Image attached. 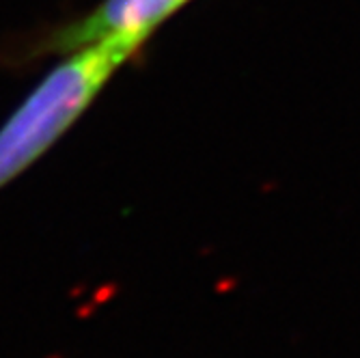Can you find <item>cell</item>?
Here are the masks:
<instances>
[{
	"label": "cell",
	"instance_id": "obj_1",
	"mask_svg": "<svg viewBox=\"0 0 360 358\" xmlns=\"http://www.w3.org/2000/svg\"><path fill=\"white\" fill-rule=\"evenodd\" d=\"M141 50L123 39H106L60 56L0 125V190L63 139Z\"/></svg>",
	"mask_w": 360,
	"mask_h": 358
},
{
	"label": "cell",
	"instance_id": "obj_2",
	"mask_svg": "<svg viewBox=\"0 0 360 358\" xmlns=\"http://www.w3.org/2000/svg\"><path fill=\"white\" fill-rule=\"evenodd\" d=\"M190 3L192 0H102L82 15L37 28L15 37L11 44H3L0 63L18 68L41 58L72 54L106 39H123L145 48L153 32Z\"/></svg>",
	"mask_w": 360,
	"mask_h": 358
}]
</instances>
